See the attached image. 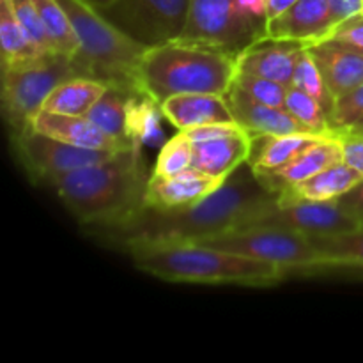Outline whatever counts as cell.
I'll use <instances>...</instances> for the list:
<instances>
[{"label": "cell", "instance_id": "4316f807", "mask_svg": "<svg viewBox=\"0 0 363 363\" xmlns=\"http://www.w3.org/2000/svg\"><path fill=\"white\" fill-rule=\"evenodd\" d=\"M163 110L149 96H133L128 110V138L131 147L142 151L144 145L155 144L162 137Z\"/></svg>", "mask_w": 363, "mask_h": 363}, {"label": "cell", "instance_id": "5b68a950", "mask_svg": "<svg viewBox=\"0 0 363 363\" xmlns=\"http://www.w3.org/2000/svg\"><path fill=\"white\" fill-rule=\"evenodd\" d=\"M59 2L66 9L80 39V52L73 60L82 77L96 78L108 87L144 96L140 87V62L147 46L128 38L84 0Z\"/></svg>", "mask_w": 363, "mask_h": 363}, {"label": "cell", "instance_id": "836d02e7", "mask_svg": "<svg viewBox=\"0 0 363 363\" xmlns=\"http://www.w3.org/2000/svg\"><path fill=\"white\" fill-rule=\"evenodd\" d=\"M363 119V84L354 87L347 94L335 99L330 112V128L333 133L342 135L353 130Z\"/></svg>", "mask_w": 363, "mask_h": 363}, {"label": "cell", "instance_id": "74e56055", "mask_svg": "<svg viewBox=\"0 0 363 363\" xmlns=\"http://www.w3.org/2000/svg\"><path fill=\"white\" fill-rule=\"evenodd\" d=\"M344 142V162L363 174V133L340 135Z\"/></svg>", "mask_w": 363, "mask_h": 363}, {"label": "cell", "instance_id": "e0dca14e", "mask_svg": "<svg viewBox=\"0 0 363 363\" xmlns=\"http://www.w3.org/2000/svg\"><path fill=\"white\" fill-rule=\"evenodd\" d=\"M326 87L333 99L347 94L363 84V55L351 46L337 41H323L308 46Z\"/></svg>", "mask_w": 363, "mask_h": 363}, {"label": "cell", "instance_id": "1f68e13d", "mask_svg": "<svg viewBox=\"0 0 363 363\" xmlns=\"http://www.w3.org/2000/svg\"><path fill=\"white\" fill-rule=\"evenodd\" d=\"M7 2H9L18 23L21 25L23 32L27 34L28 41L35 46L39 53H43V55L59 53L55 46H53L52 39H50L48 32H46L41 16H39L32 0H7Z\"/></svg>", "mask_w": 363, "mask_h": 363}, {"label": "cell", "instance_id": "f546056e", "mask_svg": "<svg viewBox=\"0 0 363 363\" xmlns=\"http://www.w3.org/2000/svg\"><path fill=\"white\" fill-rule=\"evenodd\" d=\"M191 158H194V144L183 131H179L172 138H169L160 149L158 160H156V165L152 169V176H176V174L190 169Z\"/></svg>", "mask_w": 363, "mask_h": 363}, {"label": "cell", "instance_id": "3957f363", "mask_svg": "<svg viewBox=\"0 0 363 363\" xmlns=\"http://www.w3.org/2000/svg\"><path fill=\"white\" fill-rule=\"evenodd\" d=\"M128 254L138 272L163 282L273 287L286 279L279 266L202 243L142 247Z\"/></svg>", "mask_w": 363, "mask_h": 363}, {"label": "cell", "instance_id": "d590c367", "mask_svg": "<svg viewBox=\"0 0 363 363\" xmlns=\"http://www.w3.org/2000/svg\"><path fill=\"white\" fill-rule=\"evenodd\" d=\"M326 41L344 43L353 48L363 50V14H357V16L337 25L333 34Z\"/></svg>", "mask_w": 363, "mask_h": 363}, {"label": "cell", "instance_id": "44dd1931", "mask_svg": "<svg viewBox=\"0 0 363 363\" xmlns=\"http://www.w3.org/2000/svg\"><path fill=\"white\" fill-rule=\"evenodd\" d=\"M360 181H363V174L353 169L350 163H337V165L280 191L279 204L301 201H335L340 195L357 186Z\"/></svg>", "mask_w": 363, "mask_h": 363}, {"label": "cell", "instance_id": "484cf974", "mask_svg": "<svg viewBox=\"0 0 363 363\" xmlns=\"http://www.w3.org/2000/svg\"><path fill=\"white\" fill-rule=\"evenodd\" d=\"M0 55L2 67L20 66L43 55L28 41L7 0H0Z\"/></svg>", "mask_w": 363, "mask_h": 363}, {"label": "cell", "instance_id": "7c38bea8", "mask_svg": "<svg viewBox=\"0 0 363 363\" xmlns=\"http://www.w3.org/2000/svg\"><path fill=\"white\" fill-rule=\"evenodd\" d=\"M328 0H298L293 7L268 21V38L308 46L330 39L337 27Z\"/></svg>", "mask_w": 363, "mask_h": 363}, {"label": "cell", "instance_id": "8fae6325", "mask_svg": "<svg viewBox=\"0 0 363 363\" xmlns=\"http://www.w3.org/2000/svg\"><path fill=\"white\" fill-rule=\"evenodd\" d=\"M252 227H280L303 234L311 240H319L350 233L360 225L337 204V201H301L277 204Z\"/></svg>", "mask_w": 363, "mask_h": 363}, {"label": "cell", "instance_id": "ac0fdd59", "mask_svg": "<svg viewBox=\"0 0 363 363\" xmlns=\"http://www.w3.org/2000/svg\"><path fill=\"white\" fill-rule=\"evenodd\" d=\"M227 99L236 117V123L243 126L252 137H282V135L308 131L286 108H275L254 101L234 85L227 92Z\"/></svg>", "mask_w": 363, "mask_h": 363}, {"label": "cell", "instance_id": "8d00e7d4", "mask_svg": "<svg viewBox=\"0 0 363 363\" xmlns=\"http://www.w3.org/2000/svg\"><path fill=\"white\" fill-rule=\"evenodd\" d=\"M335 201L351 218L357 220L358 225L363 227V181Z\"/></svg>", "mask_w": 363, "mask_h": 363}, {"label": "cell", "instance_id": "d6986e66", "mask_svg": "<svg viewBox=\"0 0 363 363\" xmlns=\"http://www.w3.org/2000/svg\"><path fill=\"white\" fill-rule=\"evenodd\" d=\"M163 116L177 130L204 126L215 123H236L227 94H177L162 103Z\"/></svg>", "mask_w": 363, "mask_h": 363}, {"label": "cell", "instance_id": "4fadbf2b", "mask_svg": "<svg viewBox=\"0 0 363 363\" xmlns=\"http://www.w3.org/2000/svg\"><path fill=\"white\" fill-rule=\"evenodd\" d=\"M225 181L208 176L194 167L170 177L151 174L145 190V206L158 211H177V209L190 208L215 194Z\"/></svg>", "mask_w": 363, "mask_h": 363}, {"label": "cell", "instance_id": "f35d334b", "mask_svg": "<svg viewBox=\"0 0 363 363\" xmlns=\"http://www.w3.org/2000/svg\"><path fill=\"white\" fill-rule=\"evenodd\" d=\"M337 23L363 13V0H328Z\"/></svg>", "mask_w": 363, "mask_h": 363}, {"label": "cell", "instance_id": "5bb4252c", "mask_svg": "<svg viewBox=\"0 0 363 363\" xmlns=\"http://www.w3.org/2000/svg\"><path fill=\"white\" fill-rule=\"evenodd\" d=\"M344 162V142L342 137L337 133L328 135L319 140L307 151L301 152L296 160L284 165L282 169L272 170V172L255 174L257 179L268 188L272 194L279 195L286 188L301 183L337 163Z\"/></svg>", "mask_w": 363, "mask_h": 363}, {"label": "cell", "instance_id": "8992f818", "mask_svg": "<svg viewBox=\"0 0 363 363\" xmlns=\"http://www.w3.org/2000/svg\"><path fill=\"white\" fill-rule=\"evenodd\" d=\"M74 77H82L80 71L73 57L64 53H50L20 66L2 67L0 99L9 138L30 128L53 89Z\"/></svg>", "mask_w": 363, "mask_h": 363}, {"label": "cell", "instance_id": "ffe728a7", "mask_svg": "<svg viewBox=\"0 0 363 363\" xmlns=\"http://www.w3.org/2000/svg\"><path fill=\"white\" fill-rule=\"evenodd\" d=\"M252 152V135L248 131L218 138V140L194 144L191 167L208 176L225 181L248 162Z\"/></svg>", "mask_w": 363, "mask_h": 363}, {"label": "cell", "instance_id": "cb8c5ba5", "mask_svg": "<svg viewBox=\"0 0 363 363\" xmlns=\"http://www.w3.org/2000/svg\"><path fill=\"white\" fill-rule=\"evenodd\" d=\"M106 89L108 85L96 78H69L53 89L52 94L43 103L41 110L64 116H87Z\"/></svg>", "mask_w": 363, "mask_h": 363}, {"label": "cell", "instance_id": "ab89813d", "mask_svg": "<svg viewBox=\"0 0 363 363\" xmlns=\"http://www.w3.org/2000/svg\"><path fill=\"white\" fill-rule=\"evenodd\" d=\"M241 9L254 20L268 23V16H266V0H238Z\"/></svg>", "mask_w": 363, "mask_h": 363}, {"label": "cell", "instance_id": "f6af8a7d", "mask_svg": "<svg viewBox=\"0 0 363 363\" xmlns=\"http://www.w3.org/2000/svg\"><path fill=\"white\" fill-rule=\"evenodd\" d=\"M362 14H363V13H362Z\"/></svg>", "mask_w": 363, "mask_h": 363}, {"label": "cell", "instance_id": "e575fe53", "mask_svg": "<svg viewBox=\"0 0 363 363\" xmlns=\"http://www.w3.org/2000/svg\"><path fill=\"white\" fill-rule=\"evenodd\" d=\"M243 131L247 130H245L243 126H240L238 123H215V124H204V126L190 128V130H183V133L190 138L191 144H201V142L233 137V135L243 133Z\"/></svg>", "mask_w": 363, "mask_h": 363}, {"label": "cell", "instance_id": "52a82bcc", "mask_svg": "<svg viewBox=\"0 0 363 363\" xmlns=\"http://www.w3.org/2000/svg\"><path fill=\"white\" fill-rule=\"evenodd\" d=\"M268 38V23L254 20L238 0H191L186 27L177 41L208 46L233 57Z\"/></svg>", "mask_w": 363, "mask_h": 363}, {"label": "cell", "instance_id": "d6a6232c", "mask_svg": "<svg viewBox=\"0 0 363 363\" xmlns=\"http://www.w3.org/2000/svg\"><path fill=\"white\" fill-rule=\"evenodd\" d=\"M233 85L240 89L245 96L254 99V101L268 106H275V108H284L287 99V91H289L287 85L247 73H238Z\"/></svg>", "mask_w": 363, "mask_h": 363}, {"label": "cell", "instance_id": "4dcf8cb0", "mask_svg": "<svg viewBox=\"0 0 363 363\" xmlns=\"http://www.w3.org/2000/svg\"><path fill=\"white\" fill-rule=\"evenodd\" d=\"M291 85L300 89V91L307 92V94H311L312 98L318 99V101L328 110V113L332 112L333 105H335V99H333V96L330 94L328 87H326L325 80H323L321 71H319L318 64H315L314 57L311 55L308 48L305 50L300 62H298L296 69H294L293 84Z\"/></svg>", "mask_w": 363, "mask_h": 363}, {"label": "cell", "instance_id": "30bf717a", "mask_svg": "<svg viewBox=\"0 0 363 363\" xmlns=\"http://www.w3.org/2000/svg\"><path fill=\"white\" fill-rule=\"evenodd\" d=\"M13 152L30 181L39 184H53L73 170L94 165L110 158L116 152L98 151V149L77 147L62 140L38 133L27 128L20 135L11 138Z\"/></svg>", "mask_w": 363, "mask_h": 363}, {"label": "cell", "instance_id": "7a4b0ae2", "mask_svg": "<svg viewBox=\"0 0 363 363\" xmlns=\"http://www.w3.org/2000/svg\"><path fill=\"white\" fill-rule=\"evenodd\" d=\"M147 183L142 151L128 147L66 174L53 184V190L80 225L103 227L144 208Z\"/></svg>", "mask_w": 363, "mask_h": 363}, {"label": "cell", "instance_id": "9c48e42d", "mask_svg": "<svg viewBox=\"0 0 363 363\" xmlns=\"http://www.w3.org/2000/svg\"><path fill=\"white\" fill-rule=\"evenodd\" d=\"M191 0H113L99 9L113 27L140 45L152 46L177 41L186 27Z\"/></svg>", "mask_w": 363, "mask_h": 363}, {"label": "cell", "instance_id": "2e32d148", "mask_svg": "<svg viewBox=\"0 0 363 363\" xmlns=\"http://www.w3.org/2000/svg\"><path fill=\"white\" fill-rule=\"evenodd\" d=\"M30 128L38 133L48 135V137L77 145V147L98 149V151L108 152H119L123 149H128L119 140L103 133L92 121H89L87 116H64V113L41 110L32 119Z\"/></svg>", "mask_w": 363, "mask_h": 363}, {"label": "cell", "instance_id": "83f0119b", "mask_svg": "<svg viewBox=\"0 0 363 363\" xmlns=\"http://www.w3.org/2000/svg\"><path fill=\"white\" fill-rule=\"evenodd\" d=\"M41 16L43 25L59 53L77 57L80 52V39L59 0H32Z\"/></svg>", "mask_w": 363, "mask_h": 363}, {"label": "cell", "instance_id": "f1b7e54d", "mask_svg": "<svg viewBox=\"0 0 363 363\" xmlns=\"http://www.w3.org/2000/svg\"><path fill=\"white\" fill-rule=\"evenodd\" d=\"M284 108L291 113L296 121H300L308 131L314 133L330 135L333 133L330 128V113L321 103L315 98H312L307 92L291 85L287 91V99Z\"/></svg>", "mask_w": 363, "mask_h": 363}, {"label": "cell", "instance_id": "60d3db41", "mask_svg": "<svg viewBox=\"0 0 363 363\" xmlns=\"http://www.w3.org/2000/svg\"><path fill=\"white\" fill-rule=\"evenodd\" d=\"M296 2L298 0H266V16H268V21L275 20L277 16L286 13Z\"/></svg>", "mask_w": 363, "mask_h": 363}, {"label": "cell", "instance_id": "603a6c76", "mask_svg": "<svg viewBox=\"0 0 363 363\" xmlns=\"http://www.w3.org/2000/svg\"><path fill=\"white\" fill-rule=\"evenodd\" d=\"M312 243L321 257V266L312 275L363 269V227L337 236L312 240Z\"/></svg>", "mask_w": 363, "mask_h": 363}, {"label": "cell", "instance_id": "7402d4cb", "mask_svg": "<svg viewBox=\"0 0 363 363\" xmlns=\"http://www.w3.org/2000/svg\"><path fill=\"white\" fill-rule=\"evenodd\" d=\"M326 137L328 135L312 133V131L282 135V137H252V152L248 158V165L255 174L282 169L284 165L296 160L301 152H305L308 147Z\"/></svg>", "mask_w": 363, "mask_h": 363}, {"label": "cell", "instance_id": "b9f144b4", "mask_svg": "<svg viewBox=\"0 0 363 363\" xmlns=\"http://www.w3.org/2000/svg\"><path fill=\"white\" fill-rule=\"evenodd\" d=\"M84 2H87L89 6H92L94 9L99 11V9H105V7H108L113 0H84Z\"/></svg>", "mask_w": 363, "mask_h": 363}, {"label": "cell", "instance_id": "7bdbcfd3", "mask_svg": "<svg viewBox=\"0 0 363 363\" xmlns=\"http://www.w3.org/2000/svg\"><path fill=\"white\" fill-rule=\"evenodd\" d=\"M347 133H363V119L360 121V123L357 124V126L353 128V130H351V131H347ZM342 135H344V133H342Z\"/></svg>", "mask_w": 363, "mask_h": 363}, {"label": "cell", "instance_id": "6da1fadb", "mask_svg": "<svg viewBox=\"0 0 363 363\" xmlns=\"http://www.w3.org/2000/svg\"><path fill=\"white\" fill-rule=\"evenodd\" d=\"M277 204L279 195L257 179L247 162L199 204L177 211H158L144 206L112 225L85 227V233L126 252L142 247L202 243L248 229Z\"/></svg>", "mask_w": 363, "mask_h": 363}, {"label": "cell", "instance_id": "ee69618b", "mask_svg": "<svg viewBox=\"0 0 363 363\" xmlns=\"http://www.w3.org/2000/svg\"><path fill=\"white\" fill-rule=\"evenodd\" d=\"M351 48H353V46H351ZM354 50H357V52H360L362 55H363V50H358V48H354Z\"/></svg>", "mask_w": 363, "mask_h": 363}, {"label": "cell", "instance_id": "277c9868", "mask_svg": "<svg viewBox=\"0 0 363 363\" xmlns=\"http://www.w3.org/2000/svg\"><path fill=\"white\" fill-rule=\"evenodd\" d=\"M238 74V59L220 50L172 41L147 48L140 62L144 96L160 106L177 94H223Z\"/></svg>", "mask_w": 363, "mask_h": 363}, {"label": "cell", "instance_id": "9a60e30c", "mask_svg": "<svg viewBox=\"0 0 363 363\" xmlns=\"http://www.w3.org/2000/svg\"><path fill=\"white\" fill-rule=\"evenodd\" d=\"M307 46L294 41L262 39L238 57V73L255 74L291 87L293 74Z\"/></svg>", "mask_w": 363, "mask_h": 363}, {"label": "cell", "instance_id": "d4e9b609", "mask_svg": "<svg viewBox=\"0 0 363 363\" xmlns=\"http://www.w3.org/2000/svg\"><path fill=\"white\" fill-rule=\"evenodd\" d=\"M133 96L121 89L108 87L87 113L89 121H92L103 133L119 140L126 147H131L128 138V110Z\"/></svg>", "mask_w": 363, "mask_h": 363}, {"label": "cell", "instance_id": "ba28073f", "mask_svg": "<svg viewBox=\"0 0 363 363\" xmlns=\"http://www.w3.org/2000/svg\"><path fill=\"white\" fill-rule=\"evenodd\" d=\"M202 245L275 264L286 277L296 273L312 275L321 266V257L311 238L280 227H248L206 240Z\"/></svg>", "mask_w": 363, "mask_h": 363}]
</instances>
